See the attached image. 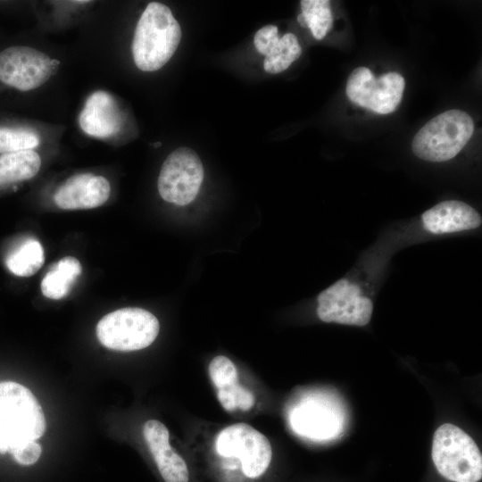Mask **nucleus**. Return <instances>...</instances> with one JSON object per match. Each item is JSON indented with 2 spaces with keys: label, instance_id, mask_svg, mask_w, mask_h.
Here are the masks:
<instances>
[{
  "label": "nucleus",
  "instance_id": "obj_19",
  "mask_svg": "<svg viewBox=\"0 0 482 482\" xmlns=\"http://www.w3.org/2000/svg\"><path fill=\"white\" fill-rule=\"evenodd\" d=\"M45 260L41 244L35 238H24L7 254L5 264L16 276L29 277L35 274Z\"/></svg>",
  "mask_w": 482,
  "mask_h": 482
},
{
  "label": "nucleus",
  "instance_id": "obj_17",
  "mask_svg": "<svg viewBox=\"0 0 482 482\" xmlns=\"http://www.w3.org/2000/svg\"><path fill=\"white\" fill-rule=\"evenodd\" d=\"M81 270L80 262L75 257L66 256L59 260L51 266L42 279L43 295L54 300L63 298L70 293Z\"/></svg>",
  "mask_w": 482,
  "mask_h": 482
},
{
  "label": "nucleus",
  "instance_id": "obj_21",
  "mask_svg": "<svg viewBox=\"0 0 482 482\" xmlns=\"http://www.w3.org/2000/svg\"><path fill=\"white\" fill-rule=\"evenodd\" d=\"M301 9L306 27H308L312 36L318 39H322L333 24V16L328 0H302Z\"/></svg>",
  "mask_w": 482,
  "mask_h": 482
},
{
  "label": "nucleus",
  "instance_id": "obj_20",
  "mask_svg": "<svg viewBox=\"0 0 482 482\" xmlns=\"http://www.w3.org/2000/svg\"><path fill=\"white\" fill-rule=\"evenodd\" d=\"M301 54L302 48L295 35L287 33L265 56L263 69L268 73H279L287 70Z\"/></svg>",
  "mask_w": 482,
  "mask_h": 482
},
{
  "label": "nucleus",
  "instance_id": "obj_14",
  "mask_svg": "<svg viewBox=\"0 0 482 482\" xmlns=\"http://www.w3.org/2000/svg\"><path fill=\"white\" fill-rule=\"evenodd\" d=\"M208 374L217 398L227 411H249L254 404L253 395L238 383L234 362L224 355L215 356L208 366Z\"/></svg>",
  "mask_w": 482,
  "mask_h": 482
},
{
  "label": "nucleus",
  "instance_id": "obj_11",
  "mask_svg": "<svg viewBox=\"0 0 482 482\" xmlns=\"http://www.w3.org/2000/svg\"><path fill=\"white\" fill-rule=\"evenodd\" d=\"M317 315L324 322L365 326L371 318L373 303L362 295L360 287L339 279L318 295Z\"/></svg>",
  "mask_w": 482,
  "mask_h": 482
},
{
  "label": "nucleus",
  "instance_id": "obj_16",
  "mask_svg": "<svg viewBox=\"0 0 482 482\" xmlns=\"http://www.w3.org/2000/svg\"><path fill=\"white\" fill-rule=\"evenodd\" d=\"M424 229L432 234L470 230L481 225L480 214L470 205L457 200L441 202L423 212Z\"/></svg>",
  "mask_w": 482,
  "mask_h": 482
},
{
  "label": "nucleus",
  "instance_id": "obj_7",
  "mask_svg": "<svg viewBox=\"0 0 482 482\" xmlns=\"http://www.w3.org/2000/svg\"><path fill=\"white\" fill-rule=\"evenodd\" d=\"M204 179V167L197 154L179 147L168 155L158 178L161 197L177 205H186L197 195Z\"/></svg>",
  "mask_w": 482,
  "mask_h": 482
},
{
  "label": "nucleus",
  "instance_id": "obj_3",
  "mask_svg": "<svg viewBox=\"0 0 482 482\" xmlns=\"http://www.w3.org/2000/svg\"><path fill=\"white\" fill-rule=\"evenodd\" d=\"M471 117L461 110L445 111L427 122L414 136L413 154L428 162H445L455 157L470 139Z\"/></svg>",
  "mask_w": 482,
  "mask_h": 482
},
{
  "label": "nucleus",
  "instance_id": "obj_4",
  "mask_svg": "<svg viewBox=\"0 0 482 482\" xmlns=\"http://www.w3.org/2000/svg\"><path fill=\"white\" fill-rule=\"evenodd\" d=\"M432 460L438 472L454 482H478L482 456L474 440L455 425L445 423L435 432Z\"/></svg>",
  "mask_w": 482,
  "mask_h": 482
},
{
  "label": "nucleus",
  "instance_id": "obj_18",
  "mask_svg": "<svg viewBox=\"0 0 482 482\" xmlns=\"http://www.w3.org/2000/svg\"><path fill=\"white\" fill-rule=\"evenodd\" d=\"M41 159L34 150L0 155V185L33 178L39 170Z\"/></svg>",
  "mask_w": 482,
  "mask_h": 482
},
{
  "label": "nucleus",
  "instance_id": "obj_22",
  "mask_svg": "<svg viewBox=\"0 0 482 482\" xmlns=\"http://www.w3.org/2000/svg\"><path fill=\"white\" fill-rule=\"evenodd\" d=\"M40 138L32 130L21 128L0 127V154L33 150Z\"/></svg>",
  "mask_w": 482,
  "mask_h": 482
},
{
  "label": "nucleus",
  "instance_id": "obj_10",
  "mask_svg": "<svg viewBox=\"0 0 482 482\" xmlns=\"http://www.w3.org/2000/svg\"><path fill=\"white\" fill-rule=\"evenodd\" d=\"M404 87V79L399 73L389 72L376 79L370 69L358 67L350 74L345 92L353 103L378 114H387L399 105Z\"/></svg>",
  "mask_w": 482,
  "mask_h": 482
},
{
  "label": "nucleus",
  "instance_id": "obj_8",
  "mask_svg": "<svg viewBox=\"0 0 482 482\" xmlns=\"http://www.w3.org/2000/svg\"><path fill=\"white\" fill-rule=\"evenodd\" d=\"M60 62L25 46H9L0 52V81L20 91L36 89L58 71Z\"/></svg>",
  "mask_w": 482,
  "mask_h": 482
},
{
  "label": "nucleus",
  "instance_id": "obj_23",
  "mask_svg": "<svg viewBox=\"0 0 482 482\" xmlns=\"http://www.w3.org/2000/svg\"><path fill=\"white\" fill-rule=\"evenodd\" d=\"M278 39V28L274 25H266L255 33L253 43L257 51L266 56Z\"/></svg>",
  "mask_w": 482,
  "mask_h": 482
},
{
  "label": "nucleus",
  "instance_id": "obj_1",
  "mask_svg": "<svg viewBox=\"0 0 482 482\" xmlns=\"http://www.w3.org/2000/svg\"><path fill=\"white\" fill-rule=\"evenodd\" d=\"M181 28L164 4H148L140 16L133 37L132 54L136 66L154 71L172 57L181 39Z\"/></svg>",
  "mask_w": 482,
  "mask_h": 482
},
{
  "label": "nucleus",
  "instance_id": "obj_25",
  "mask_svg": "<svg viewBox=\"0 0 482 482\" xmlns=\"http://www.w3.org/2000/svg\"><path fill=\"white\" fill-rule=\"evenodd\" d=\"M297 21L300 23L302 27H306L305 21L301 13L297 16Z\"/></svg>",
  "mask_w": 482,
  "mask_h": 482
},
{
  "label": "nucleus",
  "instance_id": "obj_6",
  "mask_svg": "<svg viewBox=\"0 0 482 482\" xmlns=\"http://www.w3.org/2000/svg\"><path fill=\"white\" fill-rule=\"evenodd\" d=\"M215 449L222 457L238 459L243 473L250 478L264 474L272 458L268 438L246 423L233 424L220 430L215 439Z\"/></svg>",
  "mask_w": 482,
  "mask_h": 482
},
{
  "label": "nucleus",
  "instance_id": "obj_5",
  "mask_svg": "<svg viewBox=\"0 0 482 482\" xmlns=\"http://www.w3.org/2000/svg\"><path fill=\"white\" fill-rule=\"evenodd\" d=\"M160 324L150 312L128 307L104 316L96 326L100 343L112 350L130 352L149 346L157 337Z\"/></svg>",
  "mask_w": 482,
  "mask_h": 482
},
{
  "label": "nucleus",
  "instance_id": "obj_13",
  "mask_svg": "<svg viewBox=\"0 0 482 482\" xmlns=\"http://www.w3.org/2000/svg\"><path fill=\"white\" fill-rule=\"evenodd\" d=\"M143 435L163 480L188 482L187 466L170 446L166 426L157 420H149L144 424Z\"/></svg>",
  "mask_w": 482,
  "mask_h": 482
},
{
  "label": "nucleus",
  "instance_id": "obj_24",
  "mask_svg": "<svg viewBox=\"0 0 482 482\" xmlns=\"http://www.w3.org/2000/svg\"><path fill=\"white\" fill-rule=\"evenodd\" d=\"M41 451L39 444L29 441L18 446L11 453L16 462L28 466L34 464L39 459Z\"/></svg>",
  "mask_w": 482,
  "mask_h": 482
},
{
  "label": "nucleus",
  "instance_id": "obj_2",
  "mask_svg": "<svg viewBox=\"0 0 482 482\" xmlns=\"http://www.w3.org/2000/svg\"><path fill=\"white\" fill-rule=\"evenodd\" d=\"M45 429L44 412L32 392L16 382H0V453L40 438Z\"/></svg>",
  "mask_w": 482,
  "mask_h": 482
},
{
  "label": "nucleus",
  "instance_id": "obj_9",
  "mask_svg": "<svg viewBox=\"0 0 482 482\" xmlns=\"http://www.w3.org/2000/svg\"><path fill=\"white\" fill-rule=\"evenodd\" d=\"M293 430L316 440L336 437L343 431L345 412L342 404L328 395L314 394L303 397L289 414Z\"/></svg>",
  "mask_w": 482,
  "mask_h": 482
},
{
  "label": "nucleus",
  "instance_id": "obj_15",
  "mask_svg": "<svg viewBox=\"0 0 482 482\" xmlns=\"http://www.w3.org/2000/svg\"><path fill=\"white\" fill-rule=\"evenodd\" d=\"M81 129L97 138H109L121 128V117L112 96L106 91L97 90L87 99L79 116Z\"/></svg>",
  "mask_w": 482,
  "mask_h": 482
},
{
  "label": "nucleus",
  "instance_id": "obj_12",
  "mask_svg": "<svg viewBox=\"0 0 482 482\" xmlns=\"http://www.w3.org/2000/svg\"><path fill=\"white\" fill-rule=\"evenodd\" d=\"M110 194V183L104 177L81 173L66 179L56 190L54 201L64 210L91 209L104 204Z\"/></svg>",
  "mask_w": 482,
  "mask_h": 482
}]
</instances>
